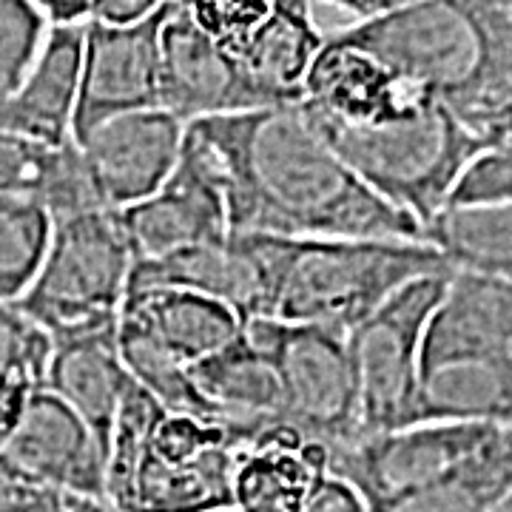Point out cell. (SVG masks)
<instances>
[{"label":"cell","instance_id":"cell-26","mask_svg":"<svg viewBox=\"0 0 512 512\" xmlns=\"http://www.w3.org/2000/svg\"><path fill=\"white\" fill-rule=\"evenodd\" d=\"M117 348H120V359H123V367L131 376V382L140 384L165 413L191 416V419L225 427L222 413L202 396L200 387L191 379L188 365L177 362L174 356H168L157 345H151L140 333L123 328L120 322H117Z\"/></svg>","mask_w":512,"mask_h":512},{"label":"cell","instance_id":"cell-6","mask_svg":"<svg viewBox=\"0 0 512 512\" xmlns=\"http://www.w3.org/2000/svg\"><path fill=\"white\" fill-rule=\"evenodd\" d=\"M134 254L111 211L52 220V237L18 308L49 339L117 328Z\"/></svg>","mask_w":512,"mask_h":512},{"label":"cell","instance_id":"cell-16","mask_svg":"<svg viewBox=\"0 0 512 512\" xmlns=\"http://www.w3.org/2000/svg\"><path fill=\"white\" fill-rule=\"evenodd\" d=\"M40 487L83 498H106V447L89 424L46 387H37L18 427L0 447Z\"/></svg>","mask_w":512,"mask_h":512},{"label":"cell","instance_id":"cell-33","mask_svg":"<svg viewBox=\"0 0 512 512\" xmlns=\"http://www.w3.org/2000/svg\"><path fill=\"white\" fill-rule=\"evenodd\" d=\"M165 0H92L89 20L106 26H131L151 18Z\"/></svg>","mask_w":512,"mask_h":512},{"label":"cell","instance_id":"cell-15","mask_svg":"<svg viewBox=\"0 0 512 512\" xmlns=\"http://www.w3.org/2000/svg\"><path fill=\"white\" fill-rule=\"evenodd\" d=\"M160 109L188 126L205 117L279 106L217 40L197 29L183 9L171 3L160 32Z\"/></svg>","mask_w":512,"mask_h":512},{"label":"cell","instance_id":"cell-5","mask_svg":"<svg viewBox=\"0 0 512 512\" xmlns=\"http://www.w3.org/2000/svg\"><path fill=\"white\" fill-rule=\"evenodd\" d=\"M311 128L373 194L410 214L421 228L447 205L461 168L484 148L441 103L379 126Z\"/></svg>","mask_w":512,"mask_h":512},{"label":"cell","instance_id":"cell-11","mask_svg":"<svg viewBox=\"0 0 512 512\" xmlns=\"http://www.w3.org/2000/svg\"><path fill=\"white\" fill-rule=\"evenodd\" d=\"M168 9L165 0L151 18L131 26L86 20L74 143L111 117L160 109V32Z\"/></svg>","mask_w":512,"mask_h":512},{"label":"cell","instance_id":"cell-3","mask_svg":"<svg viewBox=\"0 0 512 512\" xmlns=\"http://www.w3.org/2000/svg\"><path fill=\"white\" fill-rule=\"evenodd\" d=\"M421 421L512 424V285L447 279L421 342Z\"/></svg>","mask_w":512,"mask_h":512},{"label":"cell","instance_id":"cell-24","mask_svg":"<svg viewBox=\"0 0 512 512\" xmlns=\"http://www.w3.org/2000/svg\"><path fill=\"white\" fill-rule=\"evenodd\" d=\"M424 242L444 256L453 274L512 285V205H447L424 225Z\"/></svg>","mask_w":512,"mask_h":512},{"label":"cell","instance_id":"cell-10","mask_svg":"<svg viewBox=\"0 0 512 512\" xmlns=\"http://www.w3.org/2000/svg\"><path fill=\"white\" fill-rule=\"evenodd\" d=\"M493 424L421 421L387 433H359L328 450V476L345 481L370 512H390L427 490L464 456Z\"/></svg>","mask_w":512,"mask_h":512},{"label":"cell","instance_id":"cell-31","mask_svg":"<svg viewBox=\"0 0 512 512\" xmlns=\"http://www.w3.org/2000/svg\"><path fill=\"white\" fill-rule=\"evenodd\" d=\"M52 342L18 308L0 305V373L18 370L43 382Z\"/></svg>","mask_w":512,"mask_h":512},{"label":"cell","instance_id":"cell-35","mask_svg":"<svg viewBox=\"0 0 512 512\" xmlns=\"http://www.w3.org/2000/svg\"><path fill=\"white\" fill-rule=\"evenodd\" d=\"M49 26L63 23H86L92 0H29Z\"/></svg>","mask_w":512,"mask_h":512},{"label":"cell","instance_id":"cell-28","mask_svg":"<svg viewBox=\"0 0 512 512\" xmlns=\"http://www.w3.org/2000/svg\"><path fill=\"white\" fill-rule=\"evenodd\" d=\"M49 23L29 0H0V100L32 66Z\"/></svg>","mask_w":512,"mask_h":512},{"label":"cell","instance_id":"cell-34","mask_svg":"<svg viewBox=\"0 0 512 512\" xmlns=\"http://www.w3.org/2000/svg\"><path fill=\"white\" fill-rule=\"evenodd\" d=\"M305 512H370L365 507V501L350 490L345 481L339 478L325 476L322 484L316 487L311 504Z\"/></svg>","mask_w":512,"mask_h":512},{"label":"cell","instance_id":"cell-9","mask_svg":"<svg viewBox=\"0 0 512 512\" xmlns=\"http://www.w3.org/2000/svg\"><path fill=\"white\" fill-rule=\"evenodd\" d=\"M242 333L276 370L285 424L325 450L362 433L348 336L316 325L251 319Z\"/></svg>","mask_w":512,"mask_h":512},{"label":"cell","instance_id":"cell-4","mask_svg":"<svg viewBox=\"0 0 512 512\" xmlns=\"http://www.w3.org/2000/svg\"><path fill=\"white\" fill-rule=\"evenodd\" d=\"M274 319L345 333L404 285L421 276H450L453 268L427 242L407 239L274 237Z\"/></svg>","mask_w":512,"mask_h":512},{"label":"cell","instance_id":"cell-38","mask_svg":"<svg viewBox=\"0 0 512 512\" xmlns=\"http://www.w3.org/2000/svg\"><path fill=\"white\" fill-rule=\"evenodd\" d=\"M490 512H512V490L504 495V498H501V501H498V504H495Z\"/></svg>","mask_w":512,"mask_h":512},{"label":"cell","instance_id":"cell-7","mask_svg":"<svg viewBox=\"0 0 512 512\" xmlns=\"http://www.w3.org/2000/svg\"><path fill=\"white\" fill-rule=\"evenodd\" d=\"M237 436L220 424L160 413L137 464L106 501L117 512H214L234 507Z\"/></svg>","mask_w":512,"mask_h":512},{"label":"cell","instance_id":"cell-1","mask_svg":"<svg viewBox=\"0 0 512 512\" xmlns=\"http://www.w3.org/2000/svg\"><path fill=\"white\" fill-rule=\"evenodd\" d=\"M188 128L217 168L231 231L424 242L419 222L373 194L299 106L205 117Z\"/></svg>","mask_w":512,"mask_h":512},{"label":"cell","instance_id":"cell-19","mask_svg":"<svg viewBox=\"0 0 512 512\" xmlns=\"http://www.w3.org/2000/svg\"><path fill=\"white\" fill-rule=\"evenodd\" d=\"M328 476V450L279 424L239 450L234 464V510L305 512L316 487Z\"/></svg>","mask_w":512,"mask_h":512},{"label":"cell","instance_id":"cell-30","mask_svg":"<svg viewBox=\"0 0 512 512\" xmlns=\"http://www.w3.org/2000/svg\"><path fill=\"white\" fill-rule=\"evenodd\" d=\"M222 49H234L268 18L274 0H171Z\"/></svg>","mask_w":512,"mask_h":512},{"label":"cell","instance_id":"cell-27","mask_svg":"<svg viewBox=\"0 0 512 512\" xmlns=\"http://www.w3.org/2000/svg\"><path fill=\"white\" fill-rule=\"evenodd\" d=\"M52 237V214L35 200L0 197V305L15 308L32 288Z\"/></svg>","mask_w":512,"mask_h":512},{"label":"cell","instance_id":"cell-32","mask_svg":"<svg viewBox=\"0 0 512 512\" xmlns=\"http://www.w3.org/2000/svg\"><path fill=\"white\" fill-rule=\"evenodd\" d=\"M46 487L26 478L9 458L0 453V512H18L35 504Z\"/></svg>","mask_w":512,"mask_h":512},{"label":"cell","instance_id":"cell-39","mask_svg":"<svg viewBox=\"0 0 512 512\" xmlns=\"http://www.w3.org/2000/svg\"><path fill=\"white\" fill-rule=\"evenodd\" d=\"M214 512H239V510H234V507H225V510H214Z\"/></svg>","mask_w":512,"mask_h":512},{"label":"cell","instance_id":"cell-20","mask_svg":"<svg viewBox=\"0 0 512 512\" xmlns=\"http://www.w3.org/2000/svg\"><path fill=\"white\" fill-rule=\"evenodd\" d=\"M188 370L202 396L220 410L242 450L285 424V399L276 370L245 333Z\"/></svg>","mask_w":512,"mask_h":512},{"label":"cell","instance_id":"cell-2","mask_svg":"<svg viewBox=\"0 0 512 512\" xmlns=\"http://www.w3.org/2000/svg\"><path fill=\"white\" fill-rule=\"evenodd\" d=\"M336 35L419 83L481 146L512 140V0H413Z\"/></svg>","mask_w":512,"mask_h":512},{"label":"cell","instance_id":"cell-37","mask_svg":"<svg viewBox=\"0 0 512 512\" xmlns=\"http://www.w3.org/2000/svg\"><path fill=\"white\" fill-rule=\"evenodd\" d=\"M66 501H69V493H60V490H49L46 487L35 504H29V507H23L18 512H66Z\"/></svg>","mask_w":512,"mask_h":512},{"label":"cell","instance_id":"cell-25","mask_svg":"<svg viewBox=\"0 0 512 512\" xmlns=\"http://www.w3.org/2000/svg\"><path fill=\"white\" fill-rule=\"evenodd\" d=\"M512 490V424L493 427L487 439L427 490L390 512H490Z\"/></svg>","mask_w":512,"mask_h":512},{"label":"cell","instance_id":"cell-36","mask_svg":"<svg viewBox=\"0 0 512 512\" xmlns=\"http://www.w3.org/2000/svg\"><path fill=\"white\" fill-rule=\"evenodd\" d=\"M322 3H330L336 9H342L345 15L356 20H367L376 18V15H384L390 9H399L404 3H413V0H322Z\"/></svg>","mask_w":512,"mask_h":512},{"label":"cell","instance_id":"cell-18","mask_svg":"<svg viewBox=\"0 0 512 512\" xmlns=\"http://www.w3.org/2000/svg\"><path fill=\"white\" fill-rule=\"evenodd\" d=\"M117 322L188 367L242 333L231 308L183 288H128Z\"/></svg>","mask_w":512,"mask_h":512},{"label":"cell","instance_id":"cell-23","mask_svg":"<svg viewBox=\"0 0 512 512\" xmlns=\"http://www.w3.org/2000/svg\"><path fill=\"white\" fill-rule=\"evenodd\" d=\"M0 197L40 202L52 220L100 211L74 140L66 146H46L0 131Z\"/></svg>","mask_w":512,"mask_h":512},{"label":"cell","instance_id":"cell-22","mask_svg":"<svg viewBox=\"0 0 512 512\" xmlns=\"http://www.w3.org/2000/svg\"><path fill=\"white\" fill-rule=\"evenodd\" d=\"M325 37L313 15V0H274L268 18L225 52L276 106H296Z\"/></svg>","mask_w":512,"mask_h":512},{"label":"cell","instance_id":"cell-8","mask_svg":"<svg viewBox=\"0 0 512 512\" xmlns=\"http://www.w3.org/2000/svg\"><path fill=\"white\" fill-rule=\"evenodd\" d=\"M450 276L404 285L348 333L362 433L419 424L421 342Z\"/></svg>","mask_w":512,"mask_h":512},{"label":"cell","instance_id":"cell-13","mask_svg":"<svg viewBox=\"0 0 512 512\" xmlns=\"http://www.w3.org/2000/svg\"><path fill=\"white\" fill-rule=\"evenodd\" d=\"M185 123L165 109L111 117L74 146L100 211H123L151 197L177 168Z\"/></svg>","mask_w":512,"mask_h":512},{"label":"cell","instance_id":"cell-29","mask_svg":"<svg viewBox=\"0 0 512 512\" xmlns=\"http://www.w3.org/2000/svg\"><path fill=\"white\" fill-rule=\"evenodd\" d=\"M447 205H512V140L476 151L470 163L461 168Z\"/></svg>","mask_w":512,"mask_h":512},{"label":"cell","instance_id":"cell-21","mask_svg":"<svg viewBox=\"0 0 512 512\" xmlns=\"http://www.w3.org/2000/svg\"><path fill=\"white\" fill-rule=\"evenodd\" d=\"M52 353L46 362L43 387L69 404L89 424L103 447H109L111 427L128 387V373L117 348V328L49 339Z\"/></svg>","mask_w":512,"mask_h":512},{"label":"cell","instance_id":"cell-17","mask_svg":"<svg viewBox=\"0 0 512 512\" xmlns=\"http://www.w3.org/2000/svg\"><path fill=\"white\" fill-rule=\"evenodd\" d=\"M86 23L49 26L32 66L0 100V131L46 146L72 143Z\"/></svg>","mask_w":512,"mask_h":512},{"label":"cell","instance_id":"cell-12","mask_svg":"<svg viewBox=\"0 0 512 512\" xmlns=\"http://www.w3.org/2000/svg\"><path fill=\"white\" fill-rule=\"evenodd\" d=\"M134 259H160L228 237V211L208 148L185 126L177 168L151 197L114 214Z\"/></svg>","mask_w":512,"mask_h":512},{"label":"cell","instance_id":"cell-14","mask_svg":"<svg viewBox=\"0 0 512 512\" xmlns=\"http://www.w3.org/2000/svg\"><path fill=\"white\" fill-rule=\"evenodd\" d=\"M128 288H183L202 293L231 308L242 325L251 319H274L268 234L231 231L217 242L191 245L160 259H134Z\"/></svg>","mask_w":512,"mask_h":512}]
</instances>
